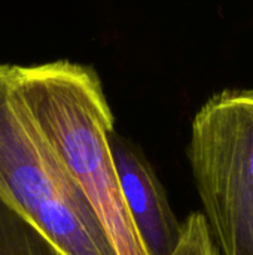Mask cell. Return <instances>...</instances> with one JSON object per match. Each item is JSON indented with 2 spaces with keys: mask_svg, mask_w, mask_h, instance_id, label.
I'll list each match as a JSON object with an SVG mask.
<instances>
[{
  "mask_svg": "<svg viewBox=\"0 0 253 255\" xmlns=\"http://www.w3.org/2000/svg\"><path fill=\"white\" fill-rule=\"evenodd\" d=\"M10 82L106 230L116 255H146L113 167V114L92 67L69 61L10 66Z\"/></svg>",
  "mask_w": 253,
  "mask_h": 255,
  "instance_id": "cell-1",
  "label": "cell"
},
{
  "mask_svg": "<svg viewBox=\"0 0 253 255\" xmlns=\"http://www.w3.org/2000/svg\"><path fill=\"white\" fill-rule=\"evenodd\" d=\"M0 196L64 255H116L85 194L42 134L0 64Z\"/></svg>",
  "mask_w": 253,
  "mask_h": 255,
  "instance_id": "cell-2",
  "label": "cell"
},
{
  "mask_svg": "<svg viewBox=\"0 0 253 255\" xmlns=\"http://www.w3.org/2000/svg\"><path fill=\"white\" fill-rule=\"evenodd\" d=\"M188 158L222 254L253 255V90H224L201 106Z\"/></svg>",
  "mask_w": 253,
  "mask_h": 255,
  "instance_id": "cell-3",
  "label": "cell"
},
{
  "mask_svg": "<svg viewBox=\"0 0 253 255\" xmlns=\"http://www.w3.org/2000/svg\"><path fill=\"white\" fill-rule=\"evenodd\" d=\"M121 193L146 255H173L182 238L166 191L146 157L115 130L107 137Z\"/></svg>",
  "mask_w": 253,
  "mask_h": 255,
  "instance_id": "cell-4",
  "label": "cell"
},
{
  "mask_svg": "<svg viewBox=\"0 0 253 255\" xmlns=\"http://www.w3.org/2000/svg\"><path fill=\"white\" fill-rule=\"evenodd\" d=\"M0 255H64L28 218L0 196Z\"/></svg>",
  "mask_w": 253,
  "mask_h": 255,
  "instance_id": "cell-5",
  "label": "cell"
},
{
  "mask_svg": "<svg viewBox=\"0 0 253 255\" xmlns=\"http://www.w3.org/2000/svg\"><path fill=\"white\" fill-rule=\"evenodd\" d=\"M173 255H219L203 214L194 212L182 224V238Z\"/></svg>",
  "mask_w": 253,
  "mask_h": 255,
  "instance_id": "cell-6",
  "label": "cell"
}]
</instances>
